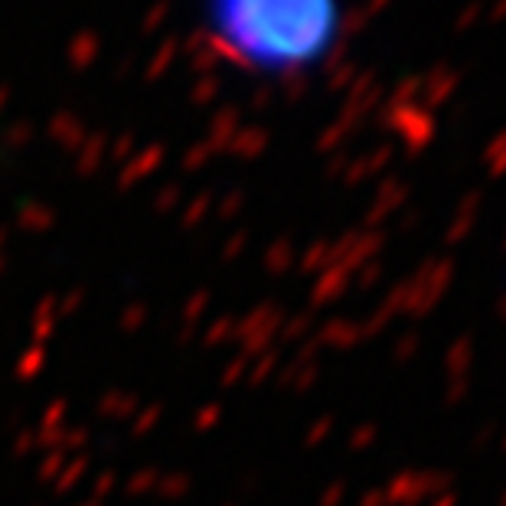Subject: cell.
<instances>
[{
    "instance_id": "6da1fadb",
    "label": "cell",
    "mask_w": 506,
    "mask_h": 506,
    "mask_svg": "<svg viewBox=\"0 0 506 506\" xmlns=\"http://www.w3.org/2000/svg\"><path fill=\"white\" fill-rule=\"evenodd\" d=\"M216 43L255 69H300L327 49L337 0H209Z\"/></svg>"
}]
</instances>
